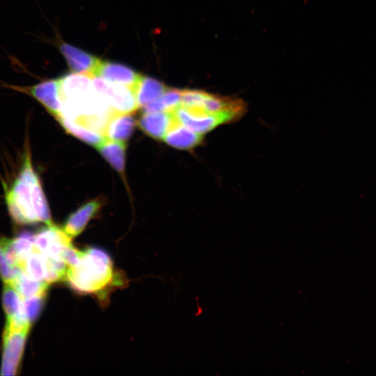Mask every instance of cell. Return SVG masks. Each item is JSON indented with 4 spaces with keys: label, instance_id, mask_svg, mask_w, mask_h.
Instances as JSON below:
<instances>
[{
    "label": "cell",
    "instance_id": "obj_1",
    "mask_svg": "<svg viewBox=\"0 0 376 376\" xmlns=\"http://www.w3.org/2000/svg\"><path fill=\"white\" fill-rule=\"evenodd\" d=\"M6 204L12 219L19 225L52 224L50 210L39 175L35 171L29 146L20 169L10 185H4Z\"/></svg>",
    "mask_w": 376,
    "mask_h": 376
},
{
    "label": "cell",
    "instance_id": "obj_2",
    "mask_svg": "<svg viewBox=\"0 0 376 376\" xmlns=\"http://www.w3.org/2000/svg\"><path fill=\"white\" fill-rule=\"evenodd\" d=\"M64 280L75 292L95 296L104 302L111 290L125 282L124 276L114 269L109 255L95 247L80 251L77 262L68 268Z\"/></svg>",
    "mask_w": 376,
    "mask_h": 376
},
{
    "label": "cell",
    "instance_id": "obj_3",
    "mask_svg": "<svg viewBox=\"0 0 376 376\" xmlns=\"http://www.w3.org/2000/svg\"><path fill=\"white\" fill-rule=\"evenodd\" d=\"M173 112L181 124L203 135L219 125L237 120L230 115L210 113L198 107H186L180 104Z\"/></svg>",
    "mask_w": 376,
    "mask_h": 376
},
{
    "label": "cell",
    "instance_id": "obj_4",
    "mask_svg": "<svg viewBox=\"0 0 376 376\" xmlns=\"http://www.w3.org/2000/svg\"><path fill=\"white\" fill-rule=\"evenodd\" d=\"M30 327H5L3 334L1 375L11 376L17 374Z\"/></svg>",
    "mask_w": 376,
    "mask_h": 376
},
{
    "label": "cell",
    "instance_id": "obj_5",
    "mask_svg": "<svg viewBox=\"0 0 376 376\" xmlns=\"http://www.w3.org/2000/svg\"><path fill=\"white\" fill-rule=\"evenodd\" d=\"M93 85L116 112L132 113L139 107L134 91L128 86L109 82L96 76L93 77Z\"/></svg>",
    "mask_w": 376,
    "mask_h": 376
},
{
    "label": "cell",
    "instance_id": "obj_6",
    "mask_svg": "<svg viewBox=\"0 0 376 376\" xmlns=\"http://www.w3.org/2000/svg\"><path fill=\"white\" fill-rule=\"evenodd\" d=\"M34 243L36 249L45 256L61 257L64 249L72 244V238L52 223L35 233Z\"/></svg>",
    "mask_w": 376,
    "mask_h": 376
},
{
    "label": "cell",
    "instance_id": "obj_7",
    "mask_svg": "<svg viewBox=\"0 0 376 376\" xmlns=\"http://www.w3.org/2000/svg\"><path fill=\"white\" fill-rule=\"evenodd\" d=\"M58 48L72 72L94 75L101 60L63 40L58 42Z\"/></svg>",
    "mask_w": 376,
    "mask_h": 376
},
{
    "label": "cell",
    "instance_id": "obj_8",
    "mask_svg": "<svg viewBox=\"0 0 376 376\" xmlns=\"http://www.w3.org/2000/svg\"><path fill=\"white\" fill-rule=\"evenodd\" d=\"M35 98L56 117L60 110L57 78L44 80L29 87H14Z\"/></svg>",
    "mask_w": 376,
    "mask_h": 376
},
{
    "label": "cell",
    "instance_id": "obj_9",
    "mask_svg": "<svg viewBox=\"0 0 376 376\" xmlns=\"http://www.w3.org/2000/svg\"><path fill=\"white\" fill-rule=\"evenodd\" d=\"M94 76L101 77L109 82L128 86L133 90L141 77L139 73L124 65L102 61Z\"/></svg>",
    "mask_w": 376,
    "mask_h": 376
},
{
    "label": "cell",
    "instance_id": "obj_10",
    "mask_svg": "<svg viewBox=\"0 0 376 376\" xmlns=\"http://www.w3.org/2000/svg\"><path fill=\"white\" fill-rule=\"evenodd\" d=\"M176 118L173 111L144 112L139 118V127L148 136L163 139Z\"/></svg>",
    "mask_w": 376,
    "mask_h": 376
},
{
    "label": "cell",
    "instance_id": "obj_11",
    "mask_svg": "<svg viewBox=\"0 0 376 376\" xmlns=\"http://www.w3.org/2000/svg\"><path fill=\"white\" fill-rule=\"evenodd\" d=\"M101 206L102 202L99 199L84 204L68 217L62 229L72 239L78 236L98 212Z\"/></svg>",
    "mask_w": 376,
    "mask_h": 376
},
{
    "label": "cell",
    "instance_id": "obj_12",
    "mask_svg": "<svg viewBox=\"0 0 376 376\" xmlns=\"http://www.w3.org/2000/svg\"><path fill=\"white\" fill-rule=\"evenodd\" d=\"M203 136L204 135L188 129L176 118L163 139L166 143L173 148L191 150L201 144Z\"/></svg>",
    "mask_w": 376,
    "mask_h": 376
},
{
    "label": "cell",
    "instance_id": "obj_13",
    "mask_svg": "<svg viewBox=\"0 0 376 376\" xmlns=\"http://www.w3.org/2000/svg\"><path fill=\"white\" fill-rule=\"evenodd\" d=\"M134 126L135 120L131 113L113 112L107 122L104 136L125 142L131 136Z\"/></svg>",
    "mask_w": 376,
    "mask_h": 376
},
{
    "label": "cell",
    "instance_id": "obj_14",
    "mask_svg": "<svg viewBox=\"0 0 376 376\" xmlns=\"http://www.w3.org/2000/svg\"><path fill=\"white\" fill-rule=\"evenodd\" d=\"M162 82L152 77L141 76L134 91L139 107H143L160 97L167 90Z\"/></svg>",
    "mask_w": 376,
    "mask_h": 376
},
{
    "label": "cell",
    "instance_id": "obj_15",
    "mask_svg": "<svg viewBox=\"0 0 376 376\" xmlns=\"http://www.w3.org/2000/svg\"><path fill=\"white\" fill-rule=\"evenodd\" d=\"M96 148L116 171L123 173L126 149L124 141L111 140L105 137Z\"/></svg>",
    "mask_w": 376,
    "mask_h": 376
},
{
    "label": "cell",
    "instance_id": "obj_16",
    "mask_svg": "<svg viewBox=\"0 0 376 376\" xmlns=\"http://www.w3.org/2000/svg\"><path fill=\"white\" fill-rule=\"evenodd\" d=\"M12 284L22 298L45 296L49 286L45 281L30 278L22 269L17 274Z\"/></svg>",
    "mask_w": 376,
    "mask_h": 376
},
{
    "label": "cell",
    "instance_id": "obj_17",
    "mask_svg": "<svg viewBox=\"0 0 376 376\" xmlns=\"http://www.w3.org/2000/svg\"><path fill=\"white\" fill-rule=\"evenodd\" d=\"M2 303L6 320L23 317L22 314V297L12 283H5L2 294Z\"/></svg>",
    "mask_w": 376,
    "mask_h": 376
},
{
    "label": "cell",
    "instance_id": "obj_18",
    "mask_svg": "<svg viewBox=\"0 0 376 376\" xmlns=\"http://www.w3.org/2000/svg\"><path fill=\"white\" fill-rule=\"evenodd\" d=\"M181 90L168 88L157 100L142 107L144 112L173 111L180 104Z\"/></svg>",
    "mask_w": 376,
    "mask_h": 376
},
{
    "label": "cell",
    "instance_id": "obj_19",
    "mask_svg": "<svg viewBox=\"0 0 376 376\" xmlns=\"http://www.w3.org/2000/svg\"><path fill=\"white\" fill-rule=\"evenodd\" d=\"M20 268L30 278L37 281H44L45 274V255L35 247L23 261Z\"/></svg>",
    "mask_w": 376,
    "mask_h": 376
},
{
    "label": "cell",
    "instance_id": "obj_20",
    "mask_svg": "<svg viewBox=\"0 0 376 376\" xmlns=\"http://www.w3.org/2000/svg\"><path fill=\"white\" fill-rule=\"evenodd\" d=\"M58 121L68 133L88 144L95 146V148L100 143H101L105 138L103 135L97 132L88 130L72 122L65 120H59Z\"/></svg>",
    "mask_w": 376,
    "mask_h": 376
},
{
    "label": "cell",
    "instance_id": "obj_21",
    "mask_svg": "<svg viewBox=\"0 0 376 376\" xmlns=\"http://www.w3.org/2000/svg\"><path fill=\"white\" fill-rule=\"evenodd\" d=\"M34 236L35 233L24 232L12 239L13 245L19 259V267L28 255L35 249Z\"/></svg>",
    "mask_w": 376,
    "mask_h": 376
},
{
    "label": "cell",
    "instance_id": "obj_22",
    "mask_svg": "<svg viewBox=\"0 0 376 376\" xmlns=\"http://www.w3.org/2000/svg\"><path fill=\"white\" fill-rule=\"evenodd\" d=\"M45 296H35L22 298V314L25 320L32 324L39 316L44 303Z\"/></svg>",
    "mask_w": 376,
    "mask_h": 376
},
{
    "label": "cell",
    "instance_id": "obj_23",
    "mask_svg": "<svg viewBox=\"0 0 376 376\" xmlns=\"http://www.w3.org/2000/svg\"><path fill=\"white\" fill-rule=\"evenodd\" d=\"M21 269L10 264L0 246V277L4 283H12Z\"/></svg>",
    "mask_w": 376,
    "mask_h": 376
}]
</instances>
